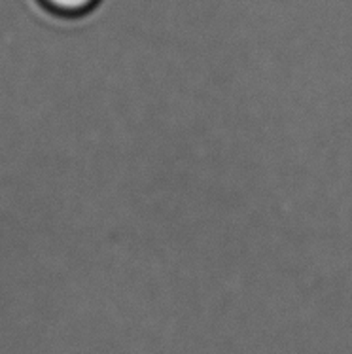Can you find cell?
Listing matches in <instances>:
<instances>
[{"label":"cell","mask_w":352,"mask_h":354,"mask_svg":"<svg viewBox=\"0 0 352 354\" xmlns=\"http://www.w3.org/2000/svg\"><path fill=\"white\" fill-rule=\"evenodd\" d=\"M44 6L59 15H84L91 12L101 0H40Z\"/></svg>","instance_id":"cell-1"}]
</instances>
